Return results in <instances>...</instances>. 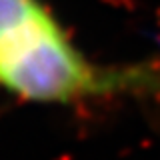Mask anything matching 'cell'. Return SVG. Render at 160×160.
<instances>
[{
    "label": "cell",
    "instance_id": "obj_1",
    "mask_svg": "<svg viewBox=\"0 0 160 160\" xmlns=\"http://www.w3.org/2000/svg\"><path fill=\"white\" fill-rule=\"evenodd\" d=\"M0 88L28 102L62 106L146 96L160 92V62L96 64L44 0H0Z\"/></svg>",
    "mask_w": 160,
    "mask_h": 160
}]
</instances>
